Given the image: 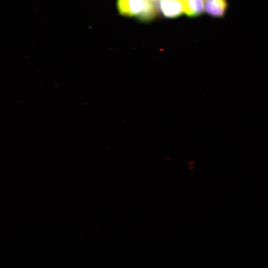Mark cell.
I'll use <instances>...</instances> for the list:
<instances>
[{
    "label": "cell",
    "instance_id": "1",
    "mask_svg": "<svg viewBox=\"0 0 268 268\" xmlns=\"http://www.w3.org/2000/svg\"><path fill=\"white\" fill-rule=\"evenodd\" d=\"M117 7L120 14L144 22L151 20L157 14L156 7L150 0H118Z\"/></svg>",
    "mask_w": 268,
    "mask_h": 268
},
{
    "label": "cell",
    "instance_id": "2",
    "mask_svg": "<svg viewBox=\"0 0 268 268\" xmlns=\"http://www.w3.org/2000/svg\"><path fill=\"white\" fill-rule=\"evenodd\" d=\"M159 8L164 16L177 17L185 13V0H160Z\"/></svg>",
    "mask_w": 268,
    "mask_h": 268
},
{
    "label": "cell",
    "instance_id": "3",
    "mask_svg": "<svg viewBox=\"0 0 268 268\" xmlns=\"http://www.w3.org/2000/svg\"><path fill=\"white\" fill-rule=\"evenodd\" d=\"M228 0H206L204 3V11L213 18H223L228 10Z\"/></svg>",
    "mask_w": 268,
    "mask_h": 268
},
{
    "label": "cell",
    "instance_id": "4",
    "mask_svg": "<svg viewBox=\"0 0 268 268\" xmlns=\"http://www.w3.org/2000/svg\"><path fill=\"white\" fill-rule=\"evenodd\" d=\"M204 11L203 0H185V14L188 16L194 17L202 15Z\"/></svg>",
    "mask_w": 268,
    "mask_h": 268
},
{
    "label": "cell",
    "instance_id": "5",
    "mask_svg": "<svg viewBox=\"0 0 268 268\" xmlns=\"http://www.w3.org/2000/svg\"><path fill=\"white\" fill-rule=\"evenodd\" d=\"M151 1H154V0H150Z\"/></svg>",
    "mask_w": 268,
    "mask_h": 268
}]
</instances>
